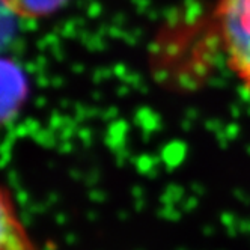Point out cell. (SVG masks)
Here are the masks:
<instances>
[{"label":"cell","mask_w":250,"mask_h":250,"mask_svg":"<svg viewBox=\"0 0 250 250\" xmlns=\"http://www.w3.org/2000/svg\"><path fill=\"white\" fill-rule=\"evenodd\" d=\"M0 250H40L23 223L8 187L2 188L0 196Z\"/></svg>","instance_id":"obj_2"},{"label":"cell","mask_w":250,"mask_h":250,"mask_svg":"<svg viewBox=\"0 0 250 250\" xmlns=\"http://www.w3.org/2000/svg\"><path fill=\"white\" fill-rule=\"evenodd\" d=\"M211 21L228 68L250 94V0H217Z\"/></svg>","instance_id":"obj_1"},{"label":"cell","mask_w":250,"mask_h":250,"mask_svg":"<svg viewBox=\"0 0 250 250\" xmlns=\"http://www.w3.org/2000/svg\"><path fill=\"white\" fill-rule=\"evenodd\" d=\"M3 6L19 19L41 20L55 15L68 0H2Z\"/></svg>","instance_id":"obj_3"}]
</instances>
